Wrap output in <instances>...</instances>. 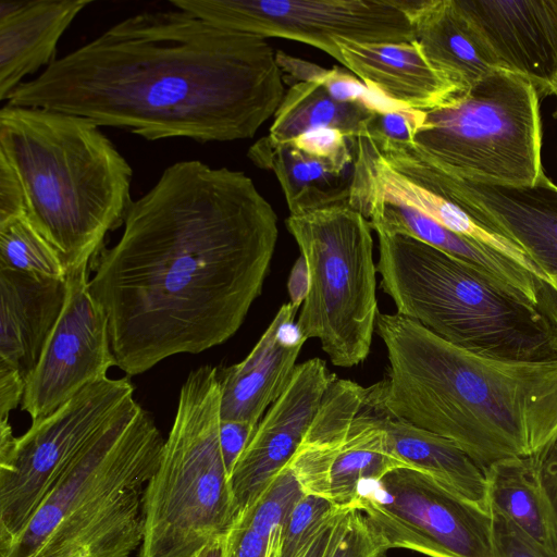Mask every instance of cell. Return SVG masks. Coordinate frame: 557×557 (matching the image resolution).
<instances>
[{
    "label": "cell",
    "mask_w": 557,
    "mask_h": 557,
    "mask_svg": "<svg viewBox=\"0 0 557 557\" xmlns=\"http://www.w3.org/2000/svg\"><path fill=\"white\" fill-rule=\"evenodd\" d=\"M309 287V275L305 259L300 256L290 271L287 288L289 294V302L301 308Z\"/></svg>",
    "instance_id": "obj_40"
},
{
    "label": "cell",
    "mask_w": 557,
    "mask_h": 557,
    "mask_svg": "<svg viewBox=\"0 0 557 557\" xmlns=\"http://www.w3.org/2000/svg\"><path fill=\"white\" fill-rule=\"evenodd\" d=\"M418 0H171L214 25L300 41L341 62L337 38L362 44L417 40L412 10Z\"/></svg>",
    "instance_id": "obj_11"
},
{
    "label": "cell",
    "mask_w": 557,
    "mask_h": 557,
    "mask_svg": "<svg viewBox=\"0 0 557 557\" xmlns=\"http://www.w3.org/2000/svg\"><path fill=\"white\" fill-rule=\"evenodd\" d=\"M284 85L267 38L173 7L121 20L18 85L7 103L150 141L205 144L253 137L275 114Z\"/></svg>",
    "instance_id": "obj_2"
},
{
    "label": "cell",
    "mask_w": 557,
    "mask_h": 557,
    "mask_svg": "<svg viewBox=\"0 0 557 557\" xmlns=\"http://www.w3.org/2000/svg\"><path fill=\"white\" fill-rule=\"evenodd\" d=\"M256 428L257 426L243 421H220V445L230 476Z\"/></svg>",
    "instance_id": "obj_37"
},
{
    "label": "cell",
    "mask_w": 557,
    "mask_h": 557,
    "mask_svg": "<svg viewBox=\"0 0 557 557\" xmlns=\"http://www.w3.org/2000/svg\"><path fill=\"white\" fill-rule=\"evenodd\" d=\"M164 440L133 398L82 450L0 557H128Z\"/></svg>",
    "instance_id": "obj_5"
},
{
    "label": "cell",
    "mask_w": 557,
    "mask_h": 557,
    "mask_svg": "<svg viewBox=\"0 0 557 557\" xmlns=\"http://www.w3.org/2000/svg\"><path fill=\"white\" fill-rule=\"evenodd\" d=\"M317 83L321 84L334 100L359 103L373 113H386L409 108L369 88L356 75L338 66H333L330 70L323 67Z\"/></svg>",
    "instance_id": "obj_33"
},
{
    "label": "cell",
    "mask_w": 557,
    "mask_h": 557,
    "mask_svg": "<svg viewBox=\"0 0 557 557\" xmlns=\"http://www.w3.org/2000/svg\"><path fill=\"white\" fill-rule=\"evenodd\" d=\"M375 333L389 366L367 387L374 409L450 440L483 470L557 441V358L482 356L397 312H379Z\"/></svg>",
    "instance_id": "obj_3"
},
{
    "label": "cell",
    "mask_w": 557,
    "mask_h": 557,
    "mask_svg": "<svg viewBox=\"0 0 557 557\" xmlns=\"http://www.w3.org/2000/svg\"><path fill=\"white\" fill-rule=\"evenodd\" d=\"M91 0H1L0 100L55 60L57 46Z\"/></svg>",
    "instance_id": "obj_21"
},
{
    "label": "cell",
    "mask_w": 557,
    "mask_h": 557,
    "mask_svg": "<svg viewBox=\"0 0 557 557\" xmlns=\"http://www.w3.org/2000/svg\"><path fill=\"white\" fill-rule=\"evenodd\" d=\"M372 114L359 103L334 100L319 83H298L285 92L268 136L287 144L307 131L333 127L357 139Z\"/></svg>",
    "instance_id": "obj_27"
},
{
    "label": "cell",
    "mask_w": 557,
    "mask_h": 557,
    "mask_svg": "<svg viewBox=\"0 0 557 557\" xmlns=\"http://www.w3.org/2000/svg\"><path fill=\"white\" fill-rule=\"evenodd\" d=\"M218 368L202 366L183 383L159 466L146 485L138 557H195L226 534L239 515L221 445Z\"/></svg>",
    "instance_id": "obj_7"
},
{
    "label": "cell",
    "mask_w": 557,
    "mask_h": 557,
    "mask_svg": "<svg viewBox=\"0 0 557 557\" xmlns=\"http://www.w3.org/2000/svg\"><path fill=\"white\" fill-rule=\"evenodd\" d=\"M541 97L524 77L496 71L425 111L411 143L441 171L492 186H532L542 166Z\"/></svg>",
    "instance_id": "obj_8"
},
{
    "label": "cell",
    "mask_w": 557,
    "mask_h": 557,
    "mask_svg": "<svg viewBox=\"0 0 557 557\" xmlns=\"http://www.w3.org/2000/svg\"><path fill=\"white\" fill-rule=\"evenodd\" d=\"M227 534V533H226ZM226 534L210 541L195 557H224L226 548Z\"/></svg>",
    "instance_id": "obj_42"
},
{
    "label": "cell",
    "mask_w": 557,
    "mask_h": 557,
    "mask_svg": "<svg viewBox=\"0 0 557 557\" xmlns=\"http://www.w3.org/2000/svg\"><path fill=\"white\" fill-rule=\"evenodd\" d=\"M412 21L417 41L425 58L458 95L467 92L485 76L503 70L457 0H418L412 10Z\"/></svg>",
    "instance_id": "obj_23"
},
{
    "label": "cell",
    "mask_w": 557,
    "mask_h": 557,
    "mask_svg": "<svg viewBox=\"0 0 557 557\" xmlns=\"http://www.w3.org/2000/svg\"><path fill=\"white\" fill-rule=\"evenodd\" d=\"M381 288L401 314L444 341L508 360L557 358V317L505 293L474 269L413 237L375 228Z\"/></svg>",
    "instance_id": "obj_6"
},
{
    "label": "cell",
    "mask_w": 557,
    "mask_h": 557,
    "mask_svg": "<svg viewBox=\"0 0 557 557\" xmlns=\"http://www.w3.org/2000/svg\"><path fill=\"white\" fill-rule=\"evenodd\" d=\"M349 198H377L406 205L449 231L512 260L554 288L550 278L476 209L431 191L389 168L367 137H358ZM554 290V289H553Z\"/></svg>",
    "instance_id": "obj_17"
},
{
    "label": "cell",
    "mask_w": 557,
    "mask_h": 557,
    "mask_svg": "<svg viewBox=\"0 0 557 557\" xmlns=\"http://www.w3.org/2000/svg\"><path fill=\"white\" fill-rule=\"evenodd\" d=\"M542 455L503 459L484 470L487 510L557 557V512L543 481Z\"/></svg>",
    "instance_id": "obj_24"
},
{
    "label": "cell",
    "mask_w": 557,
    "mask_h": 557,
    "mask_svg": "<svg viewBox=\"0 0 557 557\" xmlns=\"http://www.w3.org/2000/svg\"><path fill=\"white\" fill-rule=\"evenodd\" d=\"M503 70L528 79L540 97L557 83L556 0H457Z\"/></svg>",
    "instance_id": "obj_16"
},
{
    "label": "cell",
    "mask_w": 557,
    "mask_h": 557,
    "mask_svg": "<svg viewBox=\"0 0 557 557\" xmlns=\"http://www.w3.org/2000/svg\"><path fill=\"white\" fill-rule=\"evenodd\" d=\"M541 470L557 512V441L542 455Z\"/></svg>",
    "instance_id": "obj_41"
},
{
    "label": "cell",
    "mask_w": 557,
    "mask_h": 557,
    "mask_svg": "<svg viewBox=\"0 0 557 557\" xmlns=\"http://www.w3.org/2000/svg\"><path fill=\"white\" fill-rule=\"evenodd\" d=\"M125 377L94 382L20 437L0 419V550L23 531L82 450L134 398Z\"/></svg>",
    "instance_id": "obj_10"
},
{
    "label": "cell",
    "mask_w": 557,
    "mask_h": 557,
    "mask_svg": "<svg viewBox=\"0 0 557 557\" xmlns=\"http://www.w3.org/2000/svg\"><path fill=\"white\" fill-rule=\"evenodd\" d=\"M66 278L0 269V364L25 382L63 310Z\"/></svg>",
    "instance_id": "obj_20"
},
{
    "label": "cell",
    "mask_w": 557,
    "mask_h": 557,
    "mask_svg": "<svg viewBox=\"0 0 557 557\" xmlns=\"http://www.w3.org/2000/svg\"><path fill=\"white\" fill-rule=\"evenodd\" d=\"M342 509L323 497L304 493L280 525V557H298L324 522Z\"/></svg>",
    "instance_id": "obj_30"
},
{
    "label": "cell",
    "mask_w": 557,
    "mask_h": 557,
    "mask_svg": "<svg viewBox=\"0 0 557 557\" xmlns=\"http://www.w3.org/2000/svg\"><path fill=\"white\" fill-rule=\"evenodd\" d=\"M0 269L66 278L59 255L26 215L0 223Z\"/></svg>",
    "instance_id": "obj_29"
},
{
    "label": "cell",
    "mask_w": 557,
    "mask_h": 557,
    "mask_svg": "<svg viewBox=\"0 0 557 557\" xmlns=\"http://www.w3.org/2000/svg\"><path fill=\"white\" fill-rule=\"evenodd\" d=\"M424 121L425 111L412 108L373 113L361 136L374 141L412 143Z\"/></svg>",
    "instance_id": "obj_34"
},
{
    "label": "cell",
    "mask_w": 557,
    "mask_h": 557,
    "mask_svg": "<svg viewBox=\"0 0 557 557\" xmlns=\"http://www.w3.org/2000/svg\"><path fill=\"white\" fill-rule=\"evenodd\" d=\"M123 226L91 260L88 285L131 376L231 338L262 292L278 235L249 176L199 160L168 166Z\"/></svg>",
    "instance_id": "obj_1"
},
{
    "label": "cell",
    "mask_w": 557,
    "mask_h": 557,
    "mask_svg": "<svg viewBox=\"0 0 557 557\" xmlns=\"http://www.w3.org/2000/svg\"><path fill=\"white\" fill-rule=\"evenodd\" d=\"M349 507L330 518L308 542L298 557H324L339 528L341 520Z\"/></svg>",
    "instance_id": "obj_39"
},
{
    "label": "cell",
    "mask_w": 557,
    "mask_h": 557,
    "mask_svg": "<svg viewBox=\"0 0 557 557\" xmlns=\"http://www.w3.org/2000/svg\"><path fill=\"white\" fill-rule=\"evenodd\" d=\"M335 379L321 358L296 366L287 386L259 421L231 473L238 512L258 498L292 458Z\"/></svg>",
    "instance_id": "obj_15"
},
{
    "label": "cell",
    "mask_w": 557,
    "mask_h": 557,
    "mask_svg": "<svg viewBox=\"0 0 557 557\" xmlns=\"http://www.w3.org/2000/svg\"><path fill=\"white\" fill-rule=\"evenodd\" d=\"M358 509L388 548L430 557H495L488 510L410 467L363 483Z\"/></svg>",
    "instance_id": "obj_12"
},
{
    "label": "cell",
    "mask_w": 557,
    "mask_h": 557,
    "mask_svg": "<svg viewBox=\"0 0 557 557\" xmlns=\"http://www.w3.org/2000/svg\"><path fill=\"white\" fill-rule=\"evenodd\" d=\"M386 163L416 184L480 211L550 278L557 308V185L545 173L532 186L472 183L441 171L411 145L393 148Z\"/></svg>",
    "instance_id": "obj_13"
},
{
    "label": "cell",
    "mask_w": 557,
    "mask_h": 557,
    "mask_svg": "<svg viewBox=\"0 0 557 557\" xmlns=\"http://www.w3.org/2000/svg\"><path fill=\"white\" fill-rule=\"evenodd\" d=\"M491 517L495 557H555L504 517Z\"/></svg>",
    "instance_id": "obj_35"
},
{
    "label": "cell",
    "mask_w": 557,
    "mask_h": 557,
    "mask_svg": "<svg viewBox=\"0 0 557 557\" xmlns=\"http://www.w3.org/2000/svg\"><path fill=\"white\" fill-rule=\"evenodd\" d=\"M88 265L66 274L63 310L25 385L21 409L32 423L53 413L87 385L103 380L116 366L109 322L89 290Z\"/></svg>",
    "instance_id": "obj_14"
},
{
    "label": "cell",
    "mask_w": 557,
    "mask_h": 557,
    "mask_svg": "<svg viewBox=\"0 0 557 557\" xmlns=\"http://www.w3.org/2000/svg\"><path fill=\"white\" fill-rule=\"evenodd\" d=\"M305 259L309 287L296 325L330 361L355 367L368 357L379 314L370 221L348 203L285 221Z\"/></svg>",
    "instance_id": "obj_9"
},
{
    "label": "cell",
    "mask_w": 557,
    "mask_h": 557,
    "mask_svg": "<svg viewBox=\"0 0 557 557\" xmlns=\"http://www.w3.org/2000/svg\"><path fill=\"white\" fill-rule=\"evenodd\" d=\"M556 2H557V0H556Z\"/></svg>",
    "instance_id": "obj_45"
},
{
    "label": "cell",
    "mask_w": 557,
    "mask_h": 557,
    "mask_svg": "<svg viewBox=\"0 0 557 557\" xmlns=\"http://www.w3.org/2000/svg\"><path fill=\"white\" fill-rule=\"evenodd\" d=\"M304 493L284 467L235 519L226 534L224 557H267L272 532Z\"/></svg>",
    "instance_id": "obj_28"
},
{
    "label": "cell",
    "mask_w": 557,
    "mask_h": 557,
    "mask_svg": "<svg viewBox=\"0 0 557 557\" xmlns=\"http://www.w3.org/2000/svg\"><path fill=\"white\" fill-rule=\"evenodd\" d=\"M296 149L327 162L339 172H351L356 158L357 139L333 127L307 131L292 141Z\"/></svg>",
    "instance_id": "obj_32"
},
{
    "label": "cell",
    "mask_w": 557,
    "mask_h": 557,
    "mask_svg": "<svg viewBox=\"0 0 557 557\" xmlns=\"http://www.w3.org/2000/svg\"><path fill=\"white\" fill-rule=\"evenodd\" d=\"M27 216L26 198L22 183L8 162L0 154V223Z\"/></svg>",
    "instance_id": "obj_36"
},
{
    "label": "cell",
    "mask_w": 557,
    "mask_h": 557,
    "mask_svg": "<svg viewBox=\"0 0 557 557\" xmlns=\"http://www.w3.org/2000/svg\"><path fill=\"white\" fill-rule=\"evenodd\" d=\"M299 308L281 306L252 350L240 362L218 369L221 420L255 426L287 386L307 338L296 325Z\"/></svg>",
    "instance_id": "obj_19"
},
{
    "label": "cell",
    "mask_w": 557,
    "mask_h": 557,
    "mask_svg": "<svg viewBox=\"0 0 557 557\" xmlns=\"http://www.w3.org/2000/svg\"><path fill=\"white\" fill-rule=\"evenodd\" d=\"M553 95H555V96H556V98H557V83H556V85L554 86ZM554 116H557V107H556V110H555Z\"/></svg>",
    "instance_id": "obj_44"
},
{
    "label": "cell",
    "mask_w": 557,
    "mask_h": 557,
    "mask_svg": "<svg viewBox=\"0 0 557 557\" xmlns=\"http://www.w3.org/2000/svg\"><path fill=\"white\" fill-rule=\"evenodd\" d=\"M388 549L366 517L349 507L324 557H383Z\"/></svg>",
    "instance_id": "obj_31"
},
{
    "label": "cell",
    "mask_w": 557,
    "mask_h": 557,
    "mask_svg": "<svg viewBox=\"0 0 557 557\" xmlns=\"http://www.w3.org/2000/svg\"><path fill=\"white\" fill-rule=\"evenodd\" d=\"M376 411L394 454L403 462L425 472L454 493L487 510L484 470L460 447L436 433Z\"/></svg>",
    "instance_id": "obj_26"
},
{
    "label": "cell",
    "mask_w": 557,
    "mask_h": 557,
    "mask_svg": "<svg viewBox=\"0 0 557 557\" xmlns=\"http://www.w3.org/2000/svg\"><path fill=\"white\" fill-rule=\"evenodd\" d=\"M267 557H280V525L271 534Z\"/></svg>",
    "instance_id": "obj_43"
},
{
    "label": "cell",
    "mask_w": 557,
    "mask_h": 557,
    "mask_svg": "<svg viewBox=\"0 0 557 557\" xmlns=\"http://www.w3.org/2000/svg\"><path fill=\"white\" fill-rule=\"evenodd\" d=\"M247 156L257 166L275 174L292 215L348 203L352 171L339 172L268 135L251 145Z\"/></svg>",
    "instance_id": "obj_25"
},
{
    "label": "cell",
    "mask_w": 557,
    "mask_h": 557,
    "mask_svg": "<svg viewBox=\"0 0 557 557\" xmlns=\"http://www.w3.org/2000/svg\"><path fill=\"white\" fill-rule=\"evenodd\" d=\"M0 154L16 172L27 218L66 274L90 264L133 202V169L94 121L42 108L0 109Z\"/></svg>",
    "instance_id": "obj_4"
},
{
    "label": "cell",
    "mask_w": 557,
    "mask_h": 557,
    "mask_svg": "<svg viewBox=\"0 0 557 557\" xmlns=\"http://www.w3.org/2000/svg\"><path fill=\"white\" fill-rule=\"evenodd\" d=\"M25 385L16 371L0 364V419H9L10 412L21 405Z\"/></svg>",
    "instance_id": "obj_38"
},
{
    "label": "cell",
    "mask_w": 557,
    "mask_h": 557,
    "mask_svg": "<svg viewBox=\"0 0 557 557\" xmlns=\"http://www.w3.org/2000/svg\"><path fill=\"white\" fill-rule=\"evenodd\" d=\"M341 63L369 88L418 110L437 108L458 95L425 58L419 42L362 44L337 38Z\"/></svg>",
    "instance_id": "obj_22"
},
{
    "label": "cell",
    "mask_w": 557,
    "mask_h": 557,
    "mask_svg": "<svg viewBox=\"0 0 557 557\" xmlns=\"http://www.w3.org/2000/svg\"><path fill=\"white\" fill-rule=\"evenodd\" d=\"M373 230L403 234L433 246L468 264L495 286L521 300L556 312L554 290L502 253L460 236L419 211L377 198H349Z\"/></svg>",
    "instance_id": "obj_18"
}]
</instances>
